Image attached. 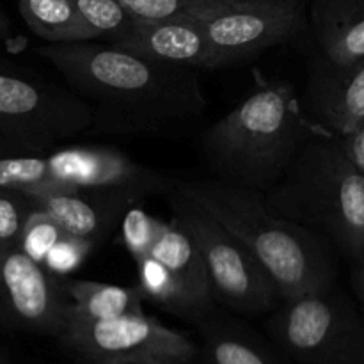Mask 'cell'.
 <instances>
[{"label":"cell","mask_w":364,"mask_h":364,"mask_svg":"<svg viewBox=\"0 0 364 364\" xmlns=\"http://www.w3.org/2000/svg\"><path fill=\"white\" fill-rule=\"evenodd\" d=\"M46 156L50 180L57 191L127 188L149 198L173 191L171 178L139 164L123 151L103 146H60Z\"/></svg>","instance_id":"obj_11"},{"label":"cell","mask_w":364,"mask_h":364,"mask_svg":"<svg viewBox=\"0 0 364 364\" xmlns=\"http://www.w3.org/2000/svg\"><path fill=\"white\" fill-rule=\"evenodd\" d=\"M96 41L114 45L132 28L135 18L117 0H71Z\"/></svg>","instance_id":"obj_22"},{"label":"cell","mask_w":364,"mask_h":364,"mask_svg":"<svg viewBox=\"0 0 364 364\" xmlns=\"http://www.w3.org/2000/svg\"><path fill=\"white\" fill-rule=\"evenodd\" d=\"M39 55L92 110L91 130L156 135L208 107L198 70L135 55L105 41L46 45Z\"/></svg>","instance_id":"obj_1"},{"label":"cell","mask_w":364,"mask_h":364,"mask_svg":"<svg viewBox=\"0 0 364 364\" xmlns=\"http://www.w3.org/2000/svg\"><path fill=\"white\" fill-rule=\"evenodd\" d=\"M338 139H340L345 155L364 174V119L354 130H350L347 135Z\"/></svg>","instance_id":"obj_28"},{"label":"cell","mask_w":364,"mask_h":364,"mask_svg":"<svg viewBox=\"0 0 364 364\" xmlns=\"http://www.w3.org/2000/svg\"><path fill=\"white\" fill-rule=\"evenodd\" d=\"M135 20H171L198 16L220 0H117Z\"/></svg>","instance_id":"obj_24"},{"label":"cell","mask_w":364,"mask_h":364,"mask_svg":"<svg viewBox=\"0 0 364 364\" xmlns=\"http://www.w3.org/2000/svg\"><path fill=\"white\" fill-rule=\"evenodd\" d=\"M137 265V288L144 301L153 302L171 315L198 323L217 304L203 301L181 279H178L166 265L153 256L135 262Z\"/></svg>","instance_id":"obj_18"},{"label":"cell","mask_w":364,"mask_h":364,"mask_svg":"<svg viewBox=\"0 0 364 364\" xmlns=\"http://www.w3.org/2000/svg\"><path fill=\"white\" fill-rule=\"evenodd\" d=\"M57 281L68 301L66 320L96 322V320H110L123 315L144 313L142 311L144 299L137 284L117 287L100 281L71 279V277H60Z\"/></svg>","instance_id":"obj_17"},{"label":"cell","mask_w":364,"mask_h":364,"mask_svg":"<svg viewBox=\"0 0 364 364\" xmlns=\"http://www.w3.org/2000/svg\"><path fill=\"white\" fill-rule=\"evenodd\" d=\"M64 235V231L57 226L52 217L46 215L41 210H32L28 219L25 220L23 230L18 238V247L32 259L41 265L45 256L53 247L57 240Z\"/></svg>","instance_id":"obj_25"},{"label":"cell","mask_w":364,"mask_h":364,"mask_svg":"<svg viewBox=\"0 0 364 364\" xmlns=\"http://www.w3.org/2000/svg\"><path fill=\"white\" fill-rule=\"evenodd\" d=\"M66 304L57 277L16 244L0 242V327L57 338L66 320Z\"/></svg>","instance_id":"obj_10"},{"label":"cell","mask_w":364,"mask_h":364,"mask_svg":"<svg viewBox=\"0 0 364 364\" xmlns=\"http://www.w3.org/2000/svg\"><path fill=\"white\" fill-rule=\"evenodd\" d=\"M352 287H354L355 295H358L359 301H361L364 306V259L355 263L354 276H352Z\"/></svg>","instance_id":"obj_29"},{"label":"cell","mask_w":364,"mask_h":364,"mask_svg":"<svg viewBox=\"0 0 364 364\" xmlns=\"http://www.w3.org/2000/svg\"><path fill=\"white\" fill-rule=\"evenodd\" d=\"M27 27L46 45L96 41L71 0H16Z\"/></svg>","instance_id":"obj_19"},{"label":"cell","mask_w":364,"mask_h":364,"mask_svg":"<svg viewBox=\"0 0 364 364\" xmlns=\"http://www.w3.org/2000/svg\"><path fill=\"white\" fill-rule=\"evenodd\" d=\"M194 18L212 43L219 68L283 45L306 25L302 0H220Z\"/></svg>","instance_id":"obj_8"},{"label":"cell","mask_w":364,"mask_h":364,"mask_svg":"<svg viewBox=\"0 0 364 364\" xmlns=\"http://www.w3.org/2000/svg\"><path fill=\"white\" fill-rule=\"evenodd\" d=\"M0 364H14L13 359H11L9 352L4 350V348H0Z\"/></svg>","instance_id":"obj_32"},{"label":"cell","mask_w":364,"mask_h":364,"mask_svg":"<svg viewBox=\"0 0 364 364\" xmlns=\"http://www.w3.org/2000/svg\"><path fill=\"white\" fill-rule=\"evenodd\" d=\"M57 338L89 364L112 359L191 364L198 359L194 341L144 313L96 322L66 320Z\"/></svg>","instance_id":"obj_9"},{"label":"cell","mask_w":364,"mask_h":364,"mask_svg":"<svg viewBox=\"0 0 364 364\" xmlns=\"http://www.w3.org/2000/svg\"><path fill=\"white\" fill-rule=\"evenodd\" d=\"M96 364H167V363L148 361V359H112V361H102Z\"/></svg>","instance_id":"obj_31"},{"label":"cell","mask_w":364,"mask_h":364,"mask_svg":"<svg viewBox=\"0 0 364 364\" xmlns=\"http://www.w3.org/2000/svg\"><path fill=\"white\" fill-rule=\"evenodd\" d=\"M201 334L198 358L205 364H288L270 345L215 306L196 323Z\"/></svg>","instance_id":"obj_16"},{"label":"cell","mask_w":364,"mask_h":364,"mask_svg":"<svg viewBox=\"0 0 364 364\" xmlns=\"http://www.w3.org/2000/svg\"><path fill=\"white\" fill-rule=\"evenodd\" d=\"M146 199L149 196L144 192L127 188H84L34 196L32 203L36 210L52 217L64 233L98 247L116 233L124 213Z\"/></svg>","instance_id":"obj_12"},{"label":"cell","mask_w":364,"mask_h":364,"mask_svg":"<svg viewBox=\"0 0 364 364\" xmlns=\"http://www.w3.org/2000/svg\"><path fill=\"white\" fill-rule=\"evenodd\" d=\"M309 25L322 59L348 64L364 57V0H313Z\"/></svg>","instance_id":"obj_15"},{"label":"cell","mask_w":364,"mask_h":364,"mask_svg":"<svg viewBox=\"0 0 364 364\" xmlns=\"http://www.w3.org/2000/svg\"><path fill=\"white\" fill-rule=\"evenodd\" d=\"M263 196L274 213L320 235L354 263L364 259V174L336 135L313 132Z\"/></svg>","instance_id":"obj_4"},{"label":"cell","mask_w":364,"mask_h":364,"mask_svg":"<svg viewBox=\"0 0 364 364\" xmlns=\"http://www.w3.org/2000/svg\"><path fill=\"white\" fill-rule=\"evenodd\" d=\"M11 34V21L7 18V14L4 13V9L0 7V41L6 38H9Z\"/></svg>","instance_id":"obj_30"},{"label":"cell","mask_w":364,"mask_h":364,"mask_svg":"<svg viewBox=\"0 0 364 364\" xmlns=\"http://www.w3.org/2000/svg\"><path fill=\"white\" fill-rule=\"evenodd\" d=\"M287 82H267L203 135V155L217 180L267 192L313 135Z\"/></svg>","instance_id":"obj_3"},{"label":"cell","mask_w":364,"mask_h":364,"mask_svg":"<svg viewBox=\"0 0 364 364\" xmlns=\"http://www.w3.org/2000/svg\"><path fill=\"white\" fill-rule=\"evenodd\" d=\"M167 199L173 208V220L201 252L217 306L238 315L258 316L274 311L281 304L272 277L226 228L174 188Z\"/></svg>","instance_id":"obj_7"},{"label":"cell","mask_w":364,"mask_h":364,"mask_svg":"<svg viewBox=\"0 0 364 364\" xmlns=\"http://www.w3.org/2000/svg\"><path fill=\"white\" fill-rule=\"evenodd\" d=\"M173 188L249 249L276 283L281 301L334 287L336 265L329 242L274 213L263 192L217 178L174 180Z\"/></svg>","instance_id":"obj_2"},{"label":"cell","mask_w":364,"mask_h":364,"mask_svg":"<svg viewBox=\"0 0 364 364\" xmlns=\"http://www.w3.org/2000/svg\"><path fill=\"white\" fill-rule=\"evenodd\" d=\"M0 188L41 196L55 192L45 155L0 156Z\"/></svg>","instance_id":"obj_21"},{"label":"cell","mask_w":364,"mask_h":364,"mask_svg":"<svg viewBox=\"0 0 364 364\" xmlns=\"http://www.w3.org/2000/svg\"><path fill=\"white\" fill-rule=\"evenodd\" d=\"M164 226H166V220L149 215L144 210V203H137L124 213L117 230H119L121 244L130 252L134 262L149 256Z\"/></svg>","instance_id":"obj_23"},{"label":"cell","mask_w":364,"mask_h":364,"mask_svg":"<svg viewBox=\"0 0 364 364\" xmlns=\"http://www.w3.org/2000/svg\"><path fill=\"white\" fill-rule=\"evenodd\" d=\"M32 210L34 203L31 196L0 188V242L18 244L25 220Z\"/></svg>","instance_id":"obj_27"},{"label":"cell","mask_w":364,"mask_h":364,"mask_svg":"<svg viewBox=\"0 0 364 364\" xmlns=\"http://www.w3.org/2000/svg\"><path fill=\"white\" fill-rule=\"evenodd\" d=\"M267 334L297 364H364V320L334 287L281 301Z\"/></svg>","instance_id":"obj_6"},{"label":"cell","mask_w":364,"mask_h":364,"mask_svg":"<svg viewBox=\"0 0 364 364\" xmlns=\"http://www.w3.org/2000/svg\"><path fill=\"white\" fill-rule=\"evenodd\" d=\"M114 46L135 55L191 70H219L212 43L194 16L171 20H134Z\"/></svg>","instance_id":"obj_13"},{"label":"cell","mask_w":364,"mask_h":364,"mask_svg":"<svg viewBox=\"0 0 364 364\" xmlns=\"http://www.w3.org/2000/svg\"><path fill=\"white\" fill-rule=\"evenodd\" d=\"M96 249L91 242L82 240V238H75L71 235L64 233L59 240L53 244L48 255L43 259L41 267L50 274L52 277H68L71 272L78 269L82 263L85 262L89 255Z\"/></svg>","instance_id":"obj_26"},{"label":"cell","mask_w":364,"mask_h":364,"mask_svg":"<svg viewBox=\"0 0 364 364\" xmlns=\"http://www.w3.org/2000/svg\"><path fill=\"white\" fill-rule=\"evenodd\" d=\"M308 105L323 132L343 137L364 119V57L348 64L318 59L306 84Z\"/></svg>","instance_id":"obj_14"},{"label":"cell","mask_w":364,"mask_h":364,"mask_svg":"<svg viewBox=\"0 0 364 364\" xmlns=\"http://www.w3.org/2000/svg\"><path fill=\"white\" fill-rule=\"evenodd\" d=\"M149 256H153L162 265H166L198 297L215 304L212 291H210L208 274H206L201 252L198 251L192 238L185 233V230H181L174 220L166 223L162 233H160L155 245L151 247Z\"/></svg>","instance_id":"obj_20"},{"label":"cell","mask_w":364,"mask_h":364,"mask_svg":"<svg viewBox=\"0 0 364 364\" xmlns=\"http://www.w3.org/2000/svg\"><path fill=\"white\" fill-rule=\"evenodd\" d=\"M91 127V107L70 87L0 63V156L48 155Z\"/></svg>","instance_id":"obj_5"}]
</instances>
